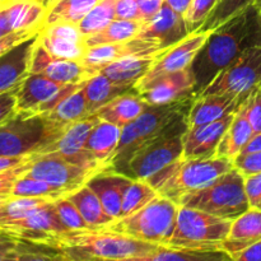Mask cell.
Listing matches in <instances>:
<instances>
[{
	"label": "cell",
	"mask_w": 261,
	"mask_h": 261,
	"mask_svg": "<svg viewBox=\"0 0 261 261\" xmlns=\"http://www.w3.org/2000/svg\"><path fill=\"white\" fill-rule=\"evenodd\" d=\"M68 198L75 204L87 223L93 228H103L115 221L103 208L97 194L87 184L68 195Z\"/></svg>",
	"instance_id": "33"
},
{
	"label": "cell",
	"mask_w": 261,
	"mask_h": 261,
	"mask_svg": "<svg viewBox=\"0 0 261 261\" xmlns=\"http://www.w3.org/2000/svg\"><path fill=\"white\" fill-rule=\"evenodd\" d=\"M38 41L56 58L69 60H82L87 46L84 36L76 23L56 22L41 27Z\"/></svg>",
	"instance_id": "19"
},
{
	"label": "cell",
	"mask_w": 261,
	"mask_h": 261,
	"mask_svg": "<svg viewBox=\"0 0 261 261\" xmlns=\"http://www.w3.org/2000/svg\"><path fill=\"white\" fill-rule=\"evenodd\" d=\"M158 195H160L158 191L149 182L144 180H135L134 178L132 184L127 186L126 191L124 194L121 205V217L120 218L137 213L138 211L144 208L147 204H149Z\"/></svg>",
	"instance_id": "38"
},
{
	"label": "cell",
	"mask_w": 261,
	"mask_h": 261,
	"mask_svg": "<svg viewBox=\"0 0 261 261\" xmlns=\"http://www.w3.org/2000/svg\"><path fill=\"white\" fill-rule=\"evenodd\" d=\"M66 232L69 229L56 214L54 201L24 218L0 223V236L47 247L56 236Z\"/></svg>",
	"instance_id": "12"
},
{
	"label": "cell",
	"mask_w": 261,
	"mask_h": 261,
	"mask_svg": "<svg viewBox=\"0 0 261 261\" xmlns=\"http://www.w3.org/2000/svg\"><path fill=\"white\" fill-rule=\"evenodd\" d=\"M161 245L143 241L106 228L69 231L56 236L48 247L64 260H137L148 261Z\"/></svg>",
	"instance_id": "2"
},
{
	"label": "cell",
	"mask_w": 261,
	"mask_h": 261,
	"mask_svg": "<svg viewBox=\"0 0 261 261\" xmlns=\"http://www.w3.org/2000/svg\"><path fill=\"white\" fill-rule=\"evenodd\" d=\"M234 114L195 127H188L182 134L184 158H211L216 155L222 137L233 120Z\"/></svg>",
	"instance_id": "20"
},
{
	"label": "cell",
	"mask_w": 261,
	"mask_h": 261,
	"mask_svg": "<svg viewBox=\"0 0 261 261\" xmlns=\"http://www.w3.org/2000/svg\"><path fill=\"white\" fill-rule=\"evenodd\" d=\"M188 129L186 116L168 132L138 150L127 163L125 175L135 180L148 181L184 157L182 134Z\"/></svg>",
	"instance_id": "9"
},
{
	"label": "cell",
	"mask_w": 261,
	"mask_h": 261,
	"mask_svg": "<svg viewBox=\"0 0 261 261\" xmlns=\"http://www.w3.org/2000/svg\"><path fill=\"white\" fill-rule=\"evenodd\" d=\"M10 198H12L10 195H0V208H2L5 203H8Z\"/></svg>",
	"instance_id": "57"
},
{
	"label": "cell",
	"mask_w": 261,
	"mask_h": 261,
	"mask_svg": "<svg viewBox=\"0 0 261 261\" xmlns=\"http://www.w3.org/2000/svg\"><path fill=\"white\" fill-rule=\"evenodd\" d=\"M245 191L250 206L261 209V172L245 176Z\"/></svg>",
	"instance_id": "48"
},
{
	"label": "cell",
	"mask_w": 261,
	"mask_h": 261,
	"mask_svg": "<svg viewBox=\"0 0 261 261\" xmlns=\"http://www.w3.org/2000/svg\"><path fill=\"white\" fill-rule=\"evenodd\" d=\"M252 137H254V129L247 119L244 107L241 106L234 114L229 127L222 137L217 148L216 157H223L233 161L237 155H240L245 145Z\"/></svg>",
	"instance_id": "30"
},
{
	"label": "cell",
	"mask_w": 261,
	"mask_h": 261,
	"mask_svg": "<svg viewBox=\"0 0 261 261\" xmlns=\"http://www.w3.org/2000/svg\"><path fill=\"white\" fill-rule=\"evenodd\" d=\"M122 127L112 124V122L99 120L92 129L86 143V150L107 170V165L114 155L120 138H121Z\"/></svg>",
	"instance_id": "29"
},
{
	"label": "cell",
	"mask_w": 261,
	"mask_h": 261,
	"mask_svg": "<svg viewBox=\"0 0 261 261\" xmlns=\"http://www.w3.org/2000/svg\"><path fill=\"white\" fill-rule=\"evenodd\" d=\"M226 261L232 260L226 250L160 246L148 261Z\"/></svg>",
	"instance_id": "34"
},
{
	"label": "cell",
	"mask_w": 261,
	"mask_h": 261,
	"mask_svg": "<svg viewBox=\"0 0 261 261\" xmlns=\"http://www.w3.org/2000/svg\"><path fill=\"white\" fill-rule=\"evenodd\" d=\"M177 204L200 209L229 221H234L251 208L245 191V176L236 167L211 185L181 196Z\"/></svg>",
	"instance_id": "6"
},
{
	"label": "cell",
	"mask_w": 261,
	"mask_h": 261,
	"mask_svg": "<svg viewBox=\"0 0 261 261\" xmlns=\"http://www.w3.org/2000/svg\"><path fill=\"white\" fill-rule=\"evenodd\" d=\"M18 87L0 94V124L17 111Z\"/></svg>",
	"instance_id": "50"
},
{
	"label": "cell",
	"mask_w": 261,
	"mask_h": 261,
	"mask_svg": "<svg viewBox=\"0 0 261 261\" xmlns=\"http://www.w3.org/2000/svg\"><path fill=\"white\" fill-rule=\"evenodd\" d=\"M261 84V46L247 48L222 70L201 94H228L245 101Z\"/></svg>",
	"instance_id": "10"
},
{
	"label": "cell",
	"mask_w": 261,
	"mask_h": 261,
	"mask_svg": "<svg viewBox=\"0 0 261 261\" xmlns=\"http://www.w3.org/2000/svg\"><path fill=\"white\" fill-rule=\"evenodd\" d=\"M134 178L114 170H103L92 176L87 185L97 194L102 205L114 219L121 217V205L127 186Z\"/></svg>",
	"instance_id": "25"
},
{
	"label": "cell",
	"mask_w": 261,
	"mask_h": 261,
	"mask_svg": "<svg viewBox=\"0 0 261 261\" xmlns=\"http://www.w3.org/2000/svg\"><path fill=\"white\" fill-rule=\"evenodd\" d=\"M232 222L196 208L178 205L175 231L167 246L224 250Z\"/></svg>",
	"instance_id": "8"
},
{
	"label": "cell",
	"mask_w": 261,
	"mask_h": 261,
	"mask_svg": "<svg viewBox=\"0 0 261 261\" xmlns=\"http://www.w3.org/2000/svg\"><path fill=\"white\" fill-rule=\"evenodd\" d=\"M190 35L186 28L182 14L172 9L167 3H163L160 12L143 24L135 37L148 41L160 48H170Z\"/></svg>",
	"instance_id": "17"
},
{
	"label": "cell",
	"mask_w": 261,
	"mask_h": 261,
	"mask_svg": "<svg viewBox=\"0 0 261 261\" xmlns=\"http://www.w3.org/2000/svg\"><path fill=\"white\" fill-rule=\"evenodd\" d=\"M160 55L127 56V58L119 59V60L107 64L98 73L106 75L115 83L135 88V84L145 75V73L149 70L152 64Z\"/></svg>",
	"instance_id": "28"
},
{
	"label": "cell",
	"mask_w": 261,
	"mask_h": 261,
	"mask_svg": "<svg viewBox=\"0 0 261 261\" xmlns=\"http://www.w3.org/2000/svg\"><path fill=\"white\" fill-rule=\"evenodd\" d=\"M45 14L46 9L36 0H0V37L41 27Z\"/></svg>",
	"instance_id": "23"
},
{
	"label": "cell",
	"mask_w": 261,
	"mask_h": 261,
	"mask_svg": "<svg viewBox=\"0 0 261 261\" xmlns=\"http://www.w3.org/2000/svg\"><path fill=\"white\" fill-rule=\"evenodd\" d=\"M177 212V203L166 196L158 195L137 213L115 219L103 228L167 246L175 231Z\"/></svg>",
	"instance_id": "7"
},
{
	"label": "cell",
	"mask_w": 261,
	"mask_h": 261,
	"mask_svg": "<svg viewBox=\"0 0 261 261\" xmlns=\"http://www.w3.org/2000/svg\"><path fill=\"white\" fill-rule=\"evenodd\" d=\"M233 161L223 157L211 158H181L153 176L149 182L158 194L177 203L181 196L194 193L231 171Z\"/></svg>",
	"instance_id": "4"
},
{
	"label": "cell",
	"mask_w": 261,
	"mask_h": 261,
	"mask_svg": "<svg viewBox=\"0 0 261 261\" xmlns=\"http://www.w3.org/2000/svg\"><path fill=\"white\" fill-rule=\"evenodd\" d=\"M193 99L166 105H148L140 116L122 127L119 145L109 161L107 170L125 175L127 163L138 150L168 132L178 120L188 116Z\"/></svg>",
	"instance_id": "3"
},
{
	"label": "cell",
	"mask_w": 261,
	"mask_h": 261,
	"mask_svg": "<svg viewBox=\"0 0 261 261\" xmlns=\"http://www.w3.org/2000/svg\"><path fill=\"white\" fill-rule=\"evenodd\" d=\"M96 173L98 172L75 165L56 153H37L33 154L30 168L23 176L40 178L74 193Z\"/></svg>",
	"instance_id": "14"
},
{
	"label": "cell",
	"mask_w": 261,
	"mask_h": 261,
	"mask_svg": "<svg viewBox=\"0 0 261 261\" xmlns=\"http://www.w3.org/2000/svg\"><path fill=\"white\" fill-rule=\"evenodd\" d=\"M254 5H255V7H256V9L259 10L260 14H261V0H255Z\"/></svg>",
	"instance_id": "58"
},
{
	"label": "cell",
	"mask_w": 261,
	"mask_h": 261,
	"mask_svg": "<svg viewBox=\"0 0 261 261\" xmlns=\"http://www.w3.org/2000/svg\"><path fill=\"white\" fill-rule=\"evenodd\" d=\"M38 33L0 56V94L17 88L30 74Z\"/></svg>",
	"instance_id": "22"
},
{
	"label": "cell",
	"mask_w": 261,
	"mask_h": 261,
	"mask_svg": "<svg viewBox=\"0 0 261 261\" xmlns=\"http://www.w3.org/2000/svg\"><path fill=\"white\" fill-rule=\"evenodd\" d=\"M236 261H261V240L241 250L233 256Z\"/></svg>",
	"instance_id": "52"
},
{
	"label": "cell",
	"mask_w": 261,
	"mask_h": 261,
	"mask_svg": "<svg viewBox=\"0 0 261 261\" xmlns=\"http://www.w3.org/2000/svg\"><path fill=\"white\" fill-rule=\"evenodd\" d=\"M97 115L92 114L84 119L68 125L61 134L41 153H56L65 160L88 170L101 172L106 170L86 150V143L94 125L99 121Z\"/></svg>",
	"instance_id": "15"
},
{
	"label": "cell",
	"mask_w": 261,
	"mask_h": 261,
	"mask_svg": "<svg viewBox=\"0 0 261 261\" xmlns=\"http://www.w3.org/2000/svg\"><path fill=\"white\" fill-rule=\"evenodd\" d=\"M30 73L43 74L63 84L83 83L94 75L82 61L54 56L41 45L40 41H37L33 50Z\"/></svg>",
	"instance_id": "16"
},
{
	"label": "cell",
	"mask_w": 261,
	"mask_h": 261,
	"mask_svg": "<svg viewBox=\"0 0 261 261\" xmlns=\"http://www.w3.org/2000/svg\"><path fill=\"white\" fill-rule=\"evenodd\" d=\"M70 194L68 189L53 185L47 181L20 176L15 181L10 196L13 198H47L55 201L58 199L66 198Z\"/></svg>",
	"instance_id": "37"
},
{
	"label": "cell",
	"mask_w": 261,
	"mask_h": 261,
	"mask_svg": "<svg viewBox=\"0 0 261 261\" xmlns=\"http://www.w3.org/2000/svg\"><path fill=\"white\" fill-rule=\"evenodd\" d=\"M41 27H33V28H25V30L15 31V32L9 33V35L0 37V56L4 55L7 51L13 48L14 46L19 45L23 41L28 40L32 36L37 35L40 32Z\"/></svg>",
	"instance_id": "47"
},
{
	"label": "cell",
	"mask_w": 261,
	"mask_h": 261,
	"mask_svg": "<svg viewBox=\"0 0 261 261\" xmlns=\"http://www.w3.org/2000/svg\"><path fill=\"white\" fill-rule=\"evenodd\" d=\"M114 19H116V0H101L78 23V27L86 37L103 30Z\"/></svg>",
	"instance_id": "39"
},
{
	"label": "cell",
	"mask_w": 261,
	"mask_h": 261,
	"mask_svg": "<svg viewBox=\"0 0 261 261\" xmlns=\"http://www.w3.org/2000/svg\"><path fill=\"white\" fill-rule=\"evenodd\" d=\"M211 32L212 31H196V32L190 33L180 42L161 54L152 64L149 70L145 73V75L135 84V91L139 93L152 86L158 79L168 74L190 68L196 54L199 53Z\"/></svg>",
	"instance_id": "13"
},
{
	"label": "cell",
	"mask_w": 261,
	"mask_h": 261,
	"mask_svg": "<svg viewBox=\"0 0 261 261\" xmlns=\"http://www.w3.org/2000/svg\"><path fill=\"white\" fill-rule=\"evenodd\" d=\"M165 2L167 3L175 12H177L178 14L185 15V13L188 12L189 7H190L193 0H165Z\"/></svg>",
	"instance_id": "55"
},
{
	"label": "cell",
	"mask_w": 261,
	"mask_h": 261,
	"mask_svg": "<svg viewBox=\"0 0 261 261\" xmlns=\"http://www.w3.org/2000/svg\"><path fill=\"white\" fill-rule=\"evenodd\" d=\"M83 89L86 93L87 106H88V111L91 115L116 97L127 93V92L135 91L134 87L115 83L101 73L94 74L92 78L84 82Z\"/></svg>",
	"instance_id": "31"
},
{
	"label": "cell",
	"mask_w": 261,
	"mask_h": 261,
	"mask_svg": "<svg viewBox=\"0 0 261 261\" xmlns=\"http://www.w3.org/2000/svg\"><path fill=\"white\" fill-rule=\"evenodd\" d=\"M54 200L47 198H10L0 208V223L17 221L41 211Z\"/></svg>",
	"instance_id": "40"
},
{
	"label": "cell",
	"mask_w": 261,
	"mask_h": 261,
	"mask_svg": "<svg viewBox=\"0 0 261 261\" xmlns=\"http://www.w3.org/2000/svg\"><path fill=\"white\" fill-rule=\"evenodd\" d=\"M261 240V209L250 208L232 222L228 239L223 242V249L233 256L241 250Z\"/></svg>",
	"instance_id": "26"
},
{
	"label": "cell",
	"mask_w": 261,
	"mask_h": 261,
	"mask_svg": "<svg viewBox=\"0 0 261 261\" xmlns=\"http://www.w3.org/2000/svg\"><path fill=\"white\" fill-rule=\"evenodd\" d=\"M233 165L244 176L261 172V150L249 154H240L233 160Z\"/></svg>",
	"instance_id": "46"
},
{
	"label": "cell",
	"mask_w": 261,
	"mask_h": 261,
	"mask_svg": "<svg viewBox=\"0 0 261 261\" xmlns=\"http://www.w3.org/2000/svg\"><path fill=\"white\" fill-rule=\"evenodd\" d=\"M261 150V133L259 134H254V137L250 139V142L245 145V148L242 149V152L240 154H249V153L259 152ZM239 157V155H237Z\"/></svg>",
	"instance_id": "54"
},
{
	"label": "cell",
	"mask_w": 261,
	"mask_h": 261,
	"mask_svg": "<svg viewBox=\"0 0 261 261\" xmlns=\"http://www.w3.org/2000/svg\"><path fill=\"white\" fill-rule=\"evenodd\" d=\"M64 129L43 114L15 111L0 124V157H27L41 153Z\"/></svg>",
	"instance_id": "5"
},
{
	"label": "cell",
	"mask_w": 261,
	"mask_h": 261,
	"mask_svg": "<svg viewBox=\"0 0 261 261\" xmlns=\"http://www.w3.org/2000/svg\"><path fill=\"white\" fill-rule=\"evenodd\" d=\"M83 84L74 92H71L69 96H66L63 101L59 102L50 112L43 114L56 126L64 129L68 125L91 115L88 111V106H87Z\"/></svg>",
	"instance_id": "32"
},
{
	"label": "cell",
	"mask_w": 261,
	"mask_h": 261,
	"mask_svg": "<svg viewBox=\"0 0 261 261\" xmlns=\"http://www.w3.org/2000/svg\"><path fill=\"white\" fill-rule=\"evenodd\" d=\"M32 155H27V157H0V172L5 170H9V168L17 167L19 165H23Z\"/></svg>",
	"instance_id": "53"
},
{
	"label": "cell",
	"mask_w": 261,
	"mask_h": 261,
	"mask_svg": "<svg viewBox=\"0 0 261 261\" xmlns=\"http://www.w3.org/2000/svg\"><path fill=\"white\" fill-rule=\"evenodd\" d=\"M137 3L139 5L143 18L147 22V20L152 19L160 12L165 0H137Z\"/></svg>",
	"instance_id": "51"
},
{
	"label": "cell",
	"mask_w": 261,
	"mask_h": 261,
	"mask_svg": "<svg viewBox=\"0 0 261 261\" xmlns=\"http://www.w3.org/2000/svg\"><path fill=\"white\" fill-rule=\"evenodd\" d=\"M255 46H261V14L251 5L212 31L196 54L190 65L195 79V97L244 51Z\"/></svg>",
	"instance_id": "1"
},
{
	"label": "cell",
	"mask_w": 261,
	"mask_h": 261,
	"mask_svg": "<svg viewBox=\"0 0 261 261\" xmlns=\"http://www.w3.org/2000/svg\"><path fill=\"white\" fill-rule=\"evenodd\" d=\"M83 83L63 84L43 74L30 73L18 87L17 111L47 114Z\"/></svg>",
	"instance_id": "11"
},
{
	"label": "cell",
	"mask_w": 261,
	"mask_h": 261,
	"mask_svg": "<svg viewBox=\"0 0 261 261\" xmlns=\"http://www.w3.org/2000/svg\"><path fill=\"white\" fill-rule=\"evenodd\" d=\"M145 20H129V19H114L109 25L99 32L93 33L84 37V43L87 47L103 43H116L134 38L142 30Z\"/></svg>",
	"instance_id": "36"
},
{
	"label": "cell",
	"mask_w": 261,
	"mask_h": 261,
	"mask_svg": "<svg viewBox=\"0 0 261 261\" xmlns=\"http://www.w3.org/2000/svg\"><path fill=\"white\" fill-rule=\"evenodd\" d=\"M101 0H56L47 10L41 27L56 22H71L78 24Z\"/></svg>",
	"instance_id": "35"
},
{
	"label": "cell",
	"mask_w": 261,
	"mask_h": 261,
	"mask_svg": "<svg viewBox=\"0 0 261 261\" xmlns=\"http://www.w3.org/2000/svg\"><path fill=\"white\" fill-rule=\"evenodd\" d=\"M54 208L60 221L69 231H88V229H97L89 226L81 212L75 206V204L66 196V198L58 199L54 201Z\"/></svg>",
	"instance_id": "42"
},
{
	"label": "cell",
	"mask_w": 261,
	"mask_h": 261,
	"mask_svg": "<svg viewBox=\"0 0 261 261\" xmlns=\"http://www.w3.org/2000/svg\"><path fill=\"white\" fill-rule=\"evenodd\" d=\"M242 107L254 129V134H259L261 133V84L245 99Z\"/></svg>",
	"instance_id": "44"
},
{
	"label": "cell",
	"mask_w": 261,
	"mask_h": 261,
	"mask_svg": "<svg viewBox=\"0 0 261 261\" xmlns=\"http://www.w3.org/2000/svg\"><path fill=\"white\" fill-rule=\"evenodd\" d=\"M32 157H31L27 162L23 163V165H19L17 166V167L9 168V170H5L0 172V195H10L15 181H17L20 176L24 175L28 171V168H30Z\"/></svg>",
	"instance_id": "45"
},
{
	"label": "cell",
	"mask_w": 261,
	"mask_h": 261,
	"mask_svg": "<svg viewBox=\"0 0 261 261\" xmlns=\"http://www.w3.org/2000/svg\"><path fill=\"white\" fill-rule=\"evenodd\" d=\"M139 96L148 105H166L195 98V79L190 68L184 69L158 79L147 89L139 92Z\"/></svg>",
	"instance_id": "21"
},
{
	"label": "cell",
	"mask_w": 261,
	"mask_h": 261,
	"mask_svg": "<svg viewBox=\"0 0 261 261\" xmlns=\"http://www.w3.org/2000/svg\"><path fill=\"white\" fill-rule=\"evenodd\" d=\"M168 50V48H166ZM165 48H160L158 46L134 37L124 42L116 43H103L87 47L84 56L82 58V63L89 69L93 74H97L105 65L112 63L119 59L127 58V56H152L160 55L165 53Z\"/></svg>",
	"instance_id": "18"
},
{
	"label": "cell",
	"mask_w": 261,
	"mask_h": 261,
	"mask_svg": "<svg viewBox=\"0 0 261 261\" xmlns=\"http://www.w3.org/2000/svg\"><path fill=\"white\" fill-rule=\"evenodd\" d=\"M116 19L144 20L137 0H116Z\"/></svg>",
	"instance_id": "49"
},
{
	"label": "cell",
	"mask_w": 261,
	"mask_h": 261,
	"mask_svg": "<svg viewBox=\"0 0 261 261\" xmlns=\"http://www.w3.org/2000/svg\"><path fill=\"white\" fill-rule=\"evenodd\" d=\"M219 0H193L185 13L186 28L189 33H194L201 28V25L206 22L209 15L212 14L214 8L217 7Z\"/></svg>",
	"instance_id": "43"
},
{
	"label": "cell",
	"mask_w": 261,
	"mask_h": 261,
	"mask_svg": "<svg viewBox=\"0 0 261 261\" xmlns=\"http://www.w3.org/2000/svg\"><path fill=\"white\" fill-rule=\"evenodd\" d=\"M255 0H219L206 22L199 31H213L241 13L246 8L254 5Z\"/></svg>",
	"instance_id": "41"
},
{
	"label": "cell",
	"mask_w": 261,
	"mask_h": 261,
	"mask_svg": "<svg viewBox=\"0 0 261 261\" xmlns=\"http://www.w3.org/2000/svg\"><path fill=\"white\" fill-rule=\"evenodd\" d=\"M147 107V102L139 96L137 91H133L112 99L111 102L97 110L94 115H97L101 120L124 127L140 116Z\"/></svg>",
	"instance_id": "27"
},
{
	"label": "cell",
	"mask_w": 261,
	"mask_h": 261,
	"mask_svg": "<svg viewBox=\"0 0 261 261\" xmlns=\"http://www.w3.org/2000/svg\"><path fill=\"white\" fill-rule=\"evenodd\" d=\"M244 102L228 94H200L193 99L188 112V127L209 124L236 114Z\"/></svg>",
	"instance_id": "24"
},
{
	"label": "cell",
	"mask_w": 261,
	"mask_h": 261,
	"mask_svg": "<svg viewBox=\"0 0 261 261\" xmlns=\"http://www.w3.org/2000/svg\"><path fill=\"white\" fill-rule=\"evenodd\" d=\"M36 2H37V3H40V4L42 5V7L45 8L46 10H47L48 8H50L51 5H53L54 3L56 2V0H36Z\"/></svg>",
	"instance_id": "56"
}]
</instances>
